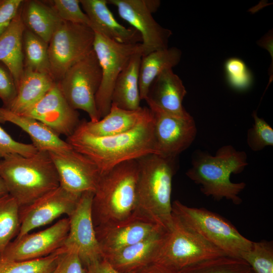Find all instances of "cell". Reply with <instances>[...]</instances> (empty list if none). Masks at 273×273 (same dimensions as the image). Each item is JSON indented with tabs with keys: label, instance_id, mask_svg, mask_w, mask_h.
I'll list each match as a JSON object with an SVG mask.
<instances>
[{
	"label": "cell",
	"instance_id": "cell-20",
	"mask_svg": "<svg viewBox=\"0 0 273 273\" xmlns=\"http://www.w3.org/2000/svg\"><path fill=\"white\" fill-rule=\"evenodd\" d=\"M80 3L94 32L119 43L142 42L141 35L135 29L126 27L116 20L107 0H80Z\"/></svg>",
	"mask_w": 273,
	"mask_h": 273
},
{
	"label": "cell",
	"instance_id": "cell-24",
	"mask_svg": "<svg viewBox=\"0 0 273 273\" xmlns=\"http://www.w3.org/2000/svg\"><path fill=\"white\" fill-rule=\"evenodd\" d=\"M21 9L22 7L8 28L0 35V62L11 73L16 87L24 70L23 35L25 27Z\"/></svg>",
	"mask_w": 273,
	"mask_h": 273
},
{
	"label": "cell",
	"instance_id": "cell-6",
	"mask_svg": "<svg viewBox=\"0 0 273 273\" xmlns=\"http://www.w3.org/2000/svg\"><path fill=\"white\" fill-rule=\"evenodd\" d=\"M172 214L227 256L240 258L252 247L253 241L244 237L230 222L206 209L189 207L175 200Z\"/></svg>",
	"mask_w": 273,
	"mask_h": 273
},
{
	"label": "cell",
	"instance_id": "cell-8",
	"mask_svg": "<svg viewBox=\"0 0 273 273\" xmlns=\"http://www.w3.org/2000/svg\"><path fill=\"white\" fill-rule=\"evenodd\" d=\"M101 79V68L93 50L72 66L57 83L69 105L85 112L90 121L95 122L100 119L95 98Z\"/></svg>",
	"mask_w": 273,
	"mask_h": 273
},
{
	"label": "cell",
	"instance_id": "cell-4",
	"mask_svg": "<svg viewBox=\"0 0 273 273\" xmlns=\"http://www.w3.org/2000/svg\"><path fill=\"white\" fill-rule=\"evenodd\" d=\"M0 176L20 207L30 205L60 186L55 165L46 151H38L29 157L15 154L2 158Z\"/></svg>",
	"mask_w": 273,
	"mask_h": 273
},
{
	"label": "cell",
	"instance_id": "cell-35",
	"mask_svg": "<svg viewBox=\"0 0 273 273\" xmlns=\"http://www.w3.org/2000/svg\"><path fill=\"white\" fill-rule=\"evenodd\" d=\"M50 5L63 21L81 24L91 28V23L81 8L80 0H53Z\"/></svg>",
	"mask_w": 273,
	"mask_h": 273
},
{
	"label": "cell",
	"instance_id": "cell-11",
	"mask_svg": "<svg viewBox=\"0 0 273 273\" xmlns=\"http://www.w3.org/2000/svg\"><path fill=\"white\" fill-rule=\"evenodd\" d=\"M107 2L114 6L119 16L140 33L143 55L168 47L171 31L160 25L152 14L159 8V1L107 0Z\"/></svg>",
	"mask_w": 273,
	"mask_h": 273
},
{
	"label": "cell",
	"instance_id": "cell-22",
	"mask_svg": "<svg viewBox=\"0 0 273 273\" xmlns=\"http://www.w3.org/2000/svg\"><path fill=\"white\" fill-rule=\"evenodd\" d=\"M152 112L148 107L134 110L120 108L111 104L108 113L99 120L83 121L81 125L90 134L96 136H108L128 131L148 118Z\"/></svg>",
	"mask_w": 273,
	"mask_h": 273
},
{
	"label": "cell",
	"instance_id": "cell-37",
	"mask_svg": "<svg viewBox=\"0 0 273 273\" xmlns=\"http://www.w3.org/2000/svg\"><path fill=\"white\" fill-rule=\"evenodd\" d=\"M37 151L32 144L21 143L13 139L0 126V157L2 159L15 154L25 157L31 156Z\"/></svg>",
	"mask_w": 273,
	"mask_h": 273
},
{
	"label": "cell",
	"instance_id": "cell-30",
	"mask_svg": "<svg viewBox=\"0 0 273 273\" xmlns=\"http://www.w3.org/2000/svg\"><path fill=\"white\" fill-rule=\"evenodd\" d=\"M65 251L63 247L47 256L26 261L12 260L0 252V273H51Z\"/></svg>",
	"mask_w": 273,
	"mask_h": 273
},
{
	"label": "cell",
	"instance_id": "cell-26",
	"mask_svg": "<svg viewBox=\"0 0 273 273\" xmlns=\"http://www.w3.org/2000/svg\"><path fill=\"white\" fill-rule=\"evenodd\" d=\"M143 55L142 53L133 55L118 75L112 92L111 104L129 110L141 107L139 72Z\"/></svg>",
	"mask_w": 273,
	"mask_h": 273
},
{
	"label": "cell",
	"instance_id": "cell-25",
	"mask_svg": "<svg viewBox=\"0 0 273 273\" xmlns=\"http://www.w3.org/2000/svg\"><path fill=\"white\" fill-rule=\"evenodd\" d=\"M57 82L49 74L25 69L17 86L16 95L6 108L22 114L41 99Z\"/></svg>",
	"mask_w": 273,
	"mask_h": 273
},
{
	"label": "cell",
	"instance_id": "cell-5",
	"mask_svg": "<svg viewBox=\"0 0 273 273\" xmlns=\"http://www.w3.org/2000/svg\"><path fill=\"white\" fill-rule=\"evenodd\" d=\"M138 174L137 160L123 162L101 173L92 205L95 228L123 221L132 214Z\"/></svg>",
	"mask_w": 273,
	"mask_h": 273
},
{
	"label": "cell",
	"instance_id": "cell-9",
	"mask_svg": "<svg viewBox=\"0 0 273 273\" xmlns=\"http://www.w3.org/2000/svg\"><path fill=\"white\" fill-rule=\"evenodd\" d=\"M93 50L102 71V79L96 95V108L100 119L105 116L111 106V97L115 81L131 57L144 49L142 43H122L95 32Z\"/></svg>",
	"mask_w": 273,
	"mask_h": 273
},
{
	"label": "cell",
	"instance_id": "cell-43",
	"mask_svg": "<svg viewBox=\"0 0 273 273\" xmlns=\"http://www.w3.org/2000/svg\"><path fill=\"white\" fill-rule=\"evenodd\" d=\"M8 194L6 186L3 179L0 176V197Z\"/></svg>",
	"mask_w": 273,
	"mask_h": 273
},
{
	"label": "cell",
	"instance_id": "cell-7",
	"mask_svg": "<svg viewBox=\"0 0 273 273\" xmlns=\"http://www.w3.org/2000/svg\"><path fill=\"white\" fill-rule=\"evenodd\" d=\"M172 216V224L152 263L178 272L198 262L227 256Z\"/></svg>",
	"mask_w": 273,
	"mask_h": 273
},
{
	"label": "cell",
	"instance_id": "cell-1",
	"mask_svg": "<svg viewBox=\"0 0 273 273\" xmlns=\"http://www.w3.org/2000/svg\"><path fill=\"white\" fill-rule=\"evenodd\" d=\"M66 142L76 151L90 159L101 173L125 161L157 154L153 114L132 129L108 136H96L81 122Z\"/></svg>",
	"mask_w": 273,
	"mask_h": 273
},
{
	"label": "cell",
	"instance_id": "cell-17",
	"mask_svg": "<svg viewBox=\"0 0 273 273\" xmlns=\"http://www.w3.org/2000/svg\"><path fill=\"white\" fill-rule=\"evenodd\" d=\"M21 115L41 122L59 136L71 135L80 123L79 113L68 103L57 83Z\"/></svg>",
	"mask_w": 273,
	"mask_h": 273
},
{
	"label": "cell",
	"instance_id": "cell-42",
	"mask_svg": "<svg viewBox=\"0 0 273 273\" xmlns=\"http://www.w3.org/2000/svg\"><path fill=\"white\" fill-rule=\"evenodd\" d=\"M139 273H179V272H173L157 264L151 263L143 268Z\"/></svg>",
	"mask_w": 273,
	"mask_h": 273
},
{
	"label": "cell",
	"instance_id": "cell-38",
	"mask_svg": "<svg viewBox=\"0 0 273 273\" xmlns=\"http://www.w3.org/2000/svg\"><path fill=\"white\" fill-rule=\"evenodd\" d=\"M17 94V87L14 78L9 70L0 63V99L4 107L8 108Z\"/></svg>",
	"mask_w": 273,
	"mask_h": 273
},
{
	"label": "cell",
	"instance_id": "cell-2",
	"mask_svg": "<svg viewBox=\"0 0 273 273\" xmlns=\"http://www.w3.org/2000/svg\"><path fill=\"white\" fill-rule=\"evenodd\" d=\"M176 158L150 154L137 159L139 174L132 214L166 230L173 220L171 194Z\"/></svg>",
	"mask_w": 273,
	"mask_h": 273
},
{
	"label": "cell",
	"instance_id": "cell-12",
	"mask_svg": "<svg viewBox=\"0 0 273 273\" xmlns=\"http://www.w3.org/2000/svg\"><path fill=\"white\" fill-rule=\"evenodd\" d=\"M94 194H81L75 210L68 217L69 230L63 246L66 250L76 253L85 268L103 259L92 218Z\"/></svg>",
	"mask_w": 273,
	"mask_h": 273
},
{
	"label": "cell",
	"instance_id": "cell-16",
	"mask_svg": "<svg viewBox=\"0 0 273 273\" xmlns=\"http://www.w3.org/2000/svg\"><path fill=\"white\" fill-rule=\"evenodd\" d=\"M69 230V218H62L53 225L37 233L16 238L2 253L14 261L40 258L63 247Z\"/></svg>",
	"mask_w": 273,
	"mask_h": 273
},
{
	"label": "cell",
	"instance_id": "cell-33",
	"mask_svg": "<svg viewBox=\"0 0 273 273\" xmlns=\"http://www.w3.org/2000/svg\"><path fill=\"white\" fill-rule=\"evenodd\" d=\"M240 258L246 261L255 273H273L272 242H253L250 249L242 253Z\"/></svg>",
	"mask_w": 273,
	"mask_h": 273
},
{
	"label": "cell",
	"instance_id": "cell-19",
	"mask_svg": "<svg viewBox=\"0 0 273 273\" xmlns=\"http://www.w3.org/2000/svg\"><path fill=\"white\" fill-rule=\"evenodd\" d=\"M167 230H159L138 243L105 254L103 258L120 272L139 273L153 263Z\"/></svg>",
	"mask_w": 273,
	"mask_h": 273
},
{
	"label": "cell",
	"instance_id": "cell-3",
	"mask_svg": "<svg viewBox=\"0 0 273 273\" xmlns=\"http://www.w3.org/2000/svg\"><path fill=\"white\" fill-rule=\"evenodd\" d=\"M191 163L186 174L200 186L203 194L216 200L224 198L236 205L242 203L239 195L246 184L233 183L230 177L232 173L242 172L248 165L245 152L238 151L231 145L219 148L214 156L197 151L194 153Z\"/></svg>",
	"mask_w": 273,
	"mask_h": 273
},
{
	"label": "cell",
	"instance_id": "cell-27",
	"mask_svg": "<svg viewBox=\"0 0 273 273\" xmlns=\"http://www.w3.org/2000/svg\"><path fill=\"white\" fill-rule=\"evenodd\" d=\"M181 51L176 47L153 51L142 56L139 72V89L141 100L148 98L154 79L163 71L172 69L180 61Z\"/></svg>",
	"mask_w": 273,
	"mask_h": 273
},
{
	"label": "cell",
	"instance_id": "cell-40",
	"mask_svg": "<svg viewBox=\"0 0 273 273\" xmlns=\"http://www.w3.org/2000/svg\"><path fill=\"white\" fill-rule=\"evenodd\" d=\"M23 0H0V35L8 28L18 13Z\"/></svg>",
	"mask_w": 273,
	"mask_h": 273
},
{
	"label": "cell",
	"instance_id": "cell-32",
	"mask_svg": "<svg viewBox=\"0 0 273 273\" xmlns=\"http://www.w3.org/2000/svg\"><path fill=\"white\" fill-rule=\"evenodd\" d=\"M251 268L243 259L223 256L187 266L179 273H250Z\"/></svg>",
	"mask_w": 273,
	"mask_h": 273
},
{
	"label": "cell",
	"instance_id": "cell-31",
	"mask_svg": "<svg viewBox=\"0 0 273 273\" xmlns=\"http://www.w3.org/2000/svg\"><path fill=\"white\" fill-rule=\"evenodd\" d=\"M20 208L10 194L0 197V252L5 250L19 232Z\"/></svg>",
	"mask_w": 273,
	"mask_h": 273
},
{
	"label": "cell",
	"instance_id": "cell-13",
	"mask_svg": "<svg viewBox=\"0 0 273 273\" xmlns=\"http://www.w3.org/2000/svg\"><path fill=\"white\" fill-rule=\"evenodd\" d=\"M154 119V132L158 155L176 158L194 141L197 130L191 116L187 118L168 114L148 100H146Z\"/></svg>",
	"mask_w": 273,
	"mask_h": 273
},
{
	"label": "cell",
	"instance_id": "cell-10",
	"mask_svg": "<svg viewBox=\"0 0 273 273\" xmlns=\"http://www.w3.org/2000/svg\"><path fill=\"white\" fill-rule=\"evenodd\" d=\"M94 39L95 32L88 26L61 21L48 44L51 73L56 82L93 50Z\"/></svg>",
	"mask_w": 273,
	"mask_h": 273
},
{
	"label": "cell",
	"instance_id": "cell-34",
	"mask_svg": "<svg viewBox=\"0 0 273 273\" xmlns=\"http://www.w3.org/2000/svg\"><path fill=\"white\" fill-rule=\"evenodd\" d=\"M254 123L247 133V143L251 150L257 152L266 147L273 146V129L263 119L252 113Z\"/></svg>",
	"mask_w": 273,
	"mask_h": 273
},
{
	"label": "cell",
	"instance_id": "cell-23",
	"mask_svg": "<svg viewBox=\"0 0 273 273\" xmlns=\"http://www.w3.org/2000/svg\"><path fill=\"white\" fill-rule=\"evenodd\" d=\"M0 122H10L26 132L32 144L39 151H65L72 149L66 142L46 125L37 120L0 107Z\"/></svg>",
	"mask_w": 273,
	"mask_h": 273
},
{
	"label": "cell",
	"instance_id": "cell-36",
	"mask_svg": "<svg viewBox=\"0 0 273 273\" xmlns=\"http://www.w3.org/2000/svg\"><path fill=\"white\" fill-rule=\"evenodd\" d=\"M225 70L228 82L234 89L244 90L250 86L252 81L251 73L241 59H228L225 63Z\"/></svg>",
	"mask_w": 273,
	"mask_h": 273
},
{
	"label": "cell",
	"instance_id": "cell-28",
	"mask_svg": "<svg viewBox=\"0 0 273 273\" xmlns=\"http://www.w3.org/2000/svg\"><path fill=\"white\" fill-rule=\"evenodd\" d=\"M21 16L25 28L48 44L62 21L50 5L35 0L24 1Z\"/></svg>",
	"mask_w": 273,
	"mask_h": 273
},
{
	"label": "cell",
	"instance_id": "cell-39",
	"mask_svg": "<svg viewBox=\"0 0 273 273\" xmlns=\"http://www.w3.org/2000/svg\"><path fill=\"white\" fill-rule=\"evenodd\" d=\"M51 273H87V270L76 253L66 250Z\"/></svg>",
	"mask_w": 273,
	"mask_h": 273
},
{
	"label": "cell",
	"instance_id": "cell-44",
	"mask_svg": "<svg viewBox=\"0 0 273 273\" xmlns=\"http://www.w3.org/2000/svg\"><path fill=\"white\" fill-rule=\"evenodd\" d=\"M250 273H255V272H254L252 270V269H251V272H250Z\"/></svg>",
	"mask_w": 273,
	"mask_h": 273
},
{
	"label": "cell",
	"instance_id": "cell-18",
	"mask_svg": "<svg viewBox=\"0 0 273 273\" xmlns=\"http://www.w3.org/2000/svg\"><path fill=\"white\" fill-rule=\"evenodd\" d=\"M95 229L103 256L138 243L159 230L165 229L133 214L123 221Z\"/></svg>",
	"mask_w": 273,
	"mask_h": 273
},
{
	"label": "cell",
	"instance_id": "cell-21",
	"mask_svg": "<svg viewBox=\"0 0 273 273\" xmlns=\"http://www.w3.org/2000/svg\"><path fill=\"white\" fill-rule=\"evenodd\" d=\"M187 90L181 79L172 69H167L154 79L146 100H149L168 114L187 118L191 115L183 106Z\"/></svg>",
	"mask_w": 273,
	"mask_h": 273
},
{
	"label": "cell",
	"instance_id": "cell-15",
	"mask_svg": "<svg viewBox=\"0 0 273 273\" xmlns=\"http://www.w3.org/2000/svg\"><path fill=\"white\" fill-rule=\"evenodd\" d=\"M81 195L69 192L59 186L30 205L20 207V227L16 238L48 224L63 214L70 216Z\"/></svg>",
	"mask_w": 273,
	"mask_h": 273
},
{
	"label": "cell",
	"instance_id": "cell-14",
	"mask_svg": "<svg viewBox=\"0 0 273 273\" xmlns=\"http://www.w3.org/2000/svg\"><path fill=\"white\" fill-rule=\"evenodd\" d=\"M48 153L57 170L60 187L78 195L95 192L101 173L90 159L73 148Z\"/></svg>",
	"mask_w": 273,
	"mask_h": 273
},
{
	"label": "cell",
	"instance_id": "cell-29",
	"mask_svg": "<svg viewBox=\"0 0 273 273\" xmlns=\"http://www.w3.org/2000/svg\"><path fill=\"white\" fill-rule=\"evenodd\" d=\"M23 52L24 69L52 76L48 43L26 28L23 35Z\"/></svg>",
	"mask_w": 273,
	"mask_h": 273
},
{
	"label": "cell",
	"instance_id": "cell-41",
	"mask_svg": "<svg viewBox=\"0 0 273 273\" xmlns=\"http://www.w3.org/2000/svg\"><path fill=\"white\" fill-rule=\"evenodd\" d=\"M87 273H121L114 269L105 259L86 267Z\"/></svg>",
	"mask_w": 273,
	"mask_h": 273
}]
</instances>
